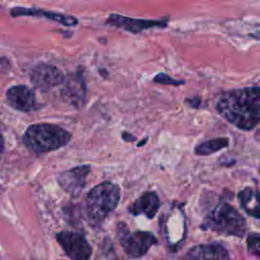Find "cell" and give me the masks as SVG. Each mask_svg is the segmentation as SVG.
<instances>
[{
	"label": "cell",
	"instance_id": "6da1fadb",
	"mask_svg": "<svg viewBox=\"0 0 260 260\" xmlns=\"http://www.w3.org/2000/svg\"><path fill=\"white\" fill-rule=\"evenodd\" d=\"M217 113L242 130H252L260 123V86L222 92L215 102Z\"/></svg>",
	"mask_w": 260,
	"mask_h": 260
},
{
	"label": "cell",
	"instance_id": "7a4b0ae2",
	"mask_svg": "<svg viewBox=\"0 0 260 260\" xmlns=\"http://www.w3.org/2000/svg\"><path fill=\"white\" fill-rule=\"evenodd\" d=\"M120 187L111 182H104L93 187L86 195L85 210L89 223L100 226L119 204Z\"/></svg>",
	"mask_w": 260,
	"mask_h": 260
},
{
	"label": "cell",
	"instance_id": "3957f363",
	"mask_svg": "<svg viewBox=\"0 0 260 260\" xmlns=\"http://www.w3.org/2000/svg\"><path fill=\"white\" fill-rule=\"evenodd\" d=\"M71 139L68 131L53 124L29 125L23 135V142L28 149L37 153L56 150L66 145Z\"/></svg>",
	"mask_w": 260,
	"mask_h": 260
},
{
	"label": "cell",
	"instance_id": "277c9868",
	"mask_svg": "<svg viewBox=\"0 0 260 260\" xmlns=\"http://www.w3.org/2000/svg\"><path fill=\"white\" fill-rule=\"evenodd\" d=\"M246 220L238 210L229 203H217L204 217L201 230L213 231L225 236L242 238L246 233Z\"/></svg>",
	"mask_w": 260,
	"mask_h": 260
},
{
	"label": "cell",
	"instance_id": "5b68a950",
	"mask_svg": "<svg viewBox=\"0 0 260 260\" xmlns=\"http://www.w3.org/2000/svg\"><path fill=\"white\" fill-rule=\"evenodd\" d=\"M121 231L120 244L124 252L130 258L137 259L142 257L152 246L156 245L157 243L155 236L150 232L136 231L130 233L127 229V225H124Z\"/></svg>",
	"mask_w": 260,
	"mask_h": 260
},
{
	"label": "cell",
	"instance_id": "8992f818",
	"mask_svg": "<svg viewBox=\"0 0 260 260\" xmlns=\"http://www.w3.org/2000/svg\"><path fill=\"white\" fill-rule=\"evenodd\" d=\"M56 239L71 260H89L92 249L82 235L65 231L58 233Z\"/></svg>",
	"mask_w": 260,
	"mask_h": 260
},
{
	"label": "cell",
	"instance_id": "52a82bcc",
	"mask_svg": "<svg viewBox=\"0 0 260 260\" xmlns=\"http://www.w3.org/2000/svg\"><path fill=\"white\" fill-rule=\"evenodd\" d=\"M65 76L60 69L51 64L42 63L36 66L30 73L31 83L40 90L47 91L62 82Z\"/></svg>",
	"mask_w": 260,
	"mask_h": 260
},
{
	"label": "cell",
	"instance_id": "ba28073f",
	"mask_svg": "<svg viewBox=\"0 0 260 260\" xmlns=\"http://www.w3.org/2000/svg\"><path fill=\"white\" fill-rule=\"evenodd\" d=\"M90 166L84 165L64 171L57 176L59 185L72 196H77L85 186Z\"/></svg>",
	"mask_w": 260,
	"mask_h": 260
},
{
	"label": "cell",
	"instance_id": "9c48e42d",
	"mask_svg": "<svg viewBox=\"0 0 260 260\" xmlns=\"http://www.w3.org/2000/svg\"><path fill=\"white\" fill-rule=\"evenodd\" d=\"M107 24H110L115 27L123 28L132 34H137L143 29L151 27H166L168 21L166 20H152V19H137L120 14H111L107 19Z\"/></svg>",
	"mask_w": 260,
	"mask_h": 260
},
{
	"label": "cell",
	"instance_id": "30bf717a",
	"mask_svg": "<svg viewBox=\"0 0 260 260\" xmlns=\"http://www.w3.org/2000/svg\"><path fill=\"white\" fill-rule=\"evenodd\" d=\"M187 260H231L229 251L219 243L200 244L192 247L186 255Z\"/></svg>",
	"mask_w": 260,
	"mask_h": 260
},
{
	"label": "cell",
	"instance_id": "8fae6325",
	"mask_svg": "<svg viewBox=\"0 0 260 260\" xmlns=\"http://www.w3.org/2000/svg\"><path fill=\"white\" fill-rule=\"evenodd\" d=\"M6 100L13 109L20 112H29L34 109L36 96L30 88L20 84L7 89Z\"/></svg>",
	"mask_w": 260,
	"mask_h": 260
},
{
	"label": "cell",
	"instance_id": "7c38bea8",
	"mask_svg": "<svg viewBox=\"0 0 260 260\" xmlns=\"http://www.w3.org/2000/svg\"><path fill=\"white\" fill-rule=\"evenodd\" d=\"M64 93L72 105L79 108L85 102L86 85L81 71L69 74L65 79Z\"/></svg>",
	"mask_w": 260,
	"mask_h": 260
},
{
	"label": "cell",
	"instance_id": "4fadbf2b",
	"mask_svg": "<svg viewBox=\"0 0 260 260\" xmlns=\"http://www.w3.org/2000/svg\"><path fill=\"white\" fill-rule=\"evenodd\" d=\"M159 199L155 192L148 191L140 195L128 208L133 215L144 214L147 218H153L159 208Z\"/></svg>",
	"mask_w": 260,
	"mask_h": 260
},
{
	"label": "cell",
	"instance_id": "5bb4252c",
	"mask_svg": "<svg viewBox=\"0 0 260 260\" xmlns=\"http://www.w3.org/2000/svg\"><path fill=\"white\" fill-rule=\"evenodd\" d=\"M12 16H44L48 19L57 21L66 26L76 25L78 20L70 15H64L61 13H55L52 11H45L42 9L36 8H23V7H16L11 9Z\"/></svg>",
	"mask_w": 260,
	"mask_h": 260
},
{
	"label": "cell",
	"instance_id": "9a60e30c",
	"mask_svg": "<svg viewBox=\"0 0 260 260\" xmlns=\"http://www.w3.org/2000/svg\"><path fill=\"white\" fill-rule=\"evenodd\" d=\"M241 207L252 217L260 219V190L246 187L238 195Z\"/></svg>",
	"mask_w": 260,
	"mask_h": 260
},
{
	"label": "cell",
	"instance_id": "2e32d148",
	"mask_svg": "<svg viewBox=\"0 0 260 260\" xmlns=\"http://www.w3.org/2000/svg\"><path fill=\"white\" fill-rule=\"evenodd\" d=\"M230 140L226 137H218L209 139L198 144L195 147V153L197 155H209L213 152H216L224 147H228Z\"/></svg>",
	"mask_w": 260,
	"mask_h": 260
},
{
	"label": "cell",
	"instance_id": "e0dca14e",
	"mask_svg": "<svg viewBox=\"0 0 260 260\" xmlns=\"http://www.w3.org/2000/svg\"><path fill=\"white\" fill-rule=\"evenodd\" d=\"M248 252L260 258V234H250L247 238Z\"/></svg>",
	"mask_w": 260,
	"mask_h": 260
},
{
	"label": "cell",
	"instance_id": "ac0fdd59",
	"mask_svg": "<svg viewBox=\"0 0 260 260\" xmlns=\"http://www.w3.org/2000/svg\"><path fill=\"white\" fill-rule=\"evenodd\" d=\"M153 81L156 83H160V84H165V85H181L184 84L185 81L184 80H177L174 79L173 77H171L170 75L166 74V73H158L153 77Z\"/></svg>",
	"mask_w": 260,
	"mask_h": 260
},
{
	"label": "cell",
	"instance_id": "d6986e66",
	"mask_svg": "<svg viewBox=\"0 0 260 260\" xmlns=\"http://www.w3.org/2000/svg\"><path fill=\"white\" fill-rule=\"evenodd\" d=\"M186 101H187V103H188L191 107H193V108H195V109H197V108L200 107L201 100H200L199 98H191V99H187Z\"/></svg>",
	"mask_w": 260,
	"mask_h": 260
},
{
	"label": "cell",
	"instance_id": "ffe728a7",
	"mask_svg": "<svg viewBox=\"0 0 260 260\" xmlns=\"http://www.w3.org/2000/svg\"><path fill=\"white\" fill-rule=\"evenodd\" d=\"M9 67V60L5 57H1L0 58V69L4 70V69H8Z\"/></svg>",
	"mask_w": 260,
	"mask_h": 260
},
{
	"label": "cell",
	"instance_id": "44dd1931",
	"mask_svg": "<svg viewBox=\"0 0 260 260\" xmlns=\"http://www.w3.org/2000/svg\"><path fill=\"white\" fill-rule=\"evenodd\" d=\"M122 138H123L125 141H127V142H132V141L136 140V137L133 136L132 134L128 133V132H123V133H122Z\"/></svg>",
	"mask_w": 260,
	"mask_h": 260
},
{
	"label": "cell",
	"instance_id": "7402d4cb",
	"mask_svg": "<svg viewBox=\"0 0 260 260\" xmlns=\"http://www.w3.org/2000/svg\"><path fill=\"white\" fill-rule=\"evenodd\" d=\"M3 149H4V141H3L2 135L0 134V156H1L2 152H3Z\"/></svg>",
	"mask_w": 260,
	"mask_h": 260
},
{
	"label": "cell",
	"instance_id": "603a6c76",
	"mask_svg": "<svg viewBox=\"0 0 260 260\" xmlns=\"http://www.w3.org/2000/svg\"><path fill=\"white\" fill-rule=\"evenodd\" d=\"M146 140H147V139H144V140H143V141H141V142H140V143H138V146H141V145H143V144H144V143H145V141H146Z\"/></svg>",
	"mask_w": 260,
	"mask_h": 260
}]
</instances>
